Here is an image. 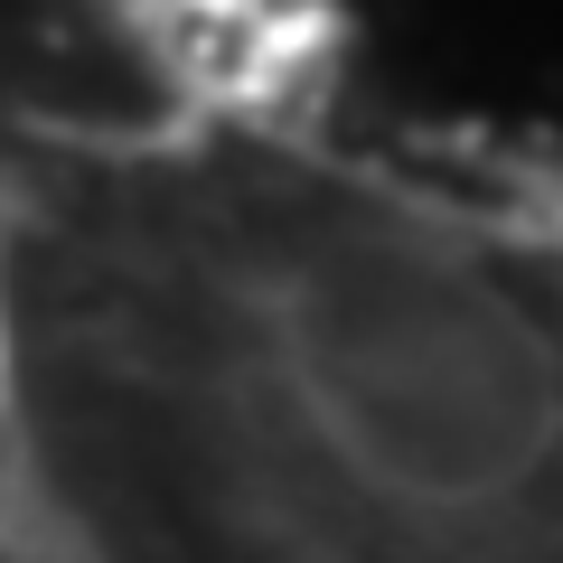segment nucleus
<instances>
[{
	"label": "nucleus",
	"instance_id": "obj_1",
	"mask_svg": "<svg viewBox=\"0 0 563 563\" xmlns=\"http://www.w3.org/2000/svg\"><path fill=\"white\" fill-rule=\"evenodd\" d=\"M263 376L301 451L395 526L517 517L563 470V339L432 235H301L263 282Z\"/></svg>",
	"mask_w": 563,
	"mask_h": 563
}]
</instances>
